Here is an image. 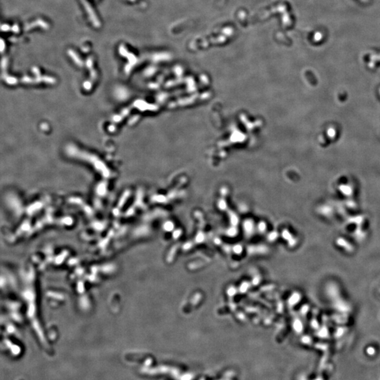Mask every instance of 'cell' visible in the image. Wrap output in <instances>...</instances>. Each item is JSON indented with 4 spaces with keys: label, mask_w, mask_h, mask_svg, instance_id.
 Returning <instances> with one entry per match:
<instances>
[{
    "label": "cell",
    "mask_w": 380,
    "mask_h": 380,
    "mask_svg": "<svg viewBox=\"0 0 380 380\" xmlns=\"http://www.w3.org/2000/svg\"><path fill=\"white\" fill-rule=\"evenodd\" d=\"M81 2L83 4V5H84L85 9L87 10V12H88L89 16H90V19H91L92 23L94 24V26L97 28L99 27V26H100V22H99L98 19L97 18V16H96L95 12H94V10L92 9V6H90V4H89L86 0H81Z\"/></svg>",
    "instance_id": "1"
},
{
    "label": "cell",
    "mask_w": 380,
    "mask_h": 380,
    "mask_svg": "<svg viewBox=\"0 0 380 380\" xmlns=\"http://www.w3.org/2000/svg\"><path fill=\"white\" fill-rule=\"evenodd\" d=\"M131 1H134V0H131Z\"/></svg>",
    "instance_id": "2"
}]
</instances>
